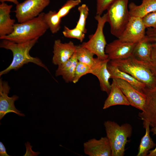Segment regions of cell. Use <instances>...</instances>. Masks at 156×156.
Instances as JSON below:
<instances>
[{"mask_svg": "<svg viewBox=\"0 0 156 156\" xmlns=\"http://www.w3.org/2000/svg\"><path fill=\"white\" fill-rule=\"evenodd\" d=\"M38 39L20 43L6 39L1 40H2L0 43V48L11 51L13 54V58L10 65L0 72V76L7 74L12 70H17L24 65L30 62L44 68L50 73L47 66L40 58L32 57L29 53L31 49L38 42Z\"/></svg>", "mask_w": 156, "mask_h": 156, "instance_id": "cell-1", "label": "cell"}, {"mask_svg": "<svg viewBox=\"0 0 156 156\" xmlns=\"http://www.w3.org/2000/svg\"><path fill=\"white\" fill-rule=\"evenodd\" d=\"M44 13L42 12L33 19L15 24L13 32L9 35L0 36V39L20 43L39 38L49 29L44 20Z\"/></svg>", "mask_w": 156, "mask_h": 156, "instance_id": "cell-2", "label": "cell"}, {"mask_svg": "<svg viewBox=\"0 0 156 156\" xmlns=\"http://www.w3.org/2000/svg\"><path fill=\"white\" fill-rule=\"evenodd\" d=\"M108 63L130 75L145 84L148 88L156 84V78L144 63L132 56L126 59L109 60Z\"/></svg>", "mask_w": 156, "mask_h": 156, "instance_id": "cell-3", "label": "cell"}, {"mask_svg": "<svg viewBox=\"0 0 156 156\" xmlns=\"http://www.w3.org/2000/svg\"><path fill=\"white\" fill-rule=\"evenodd\" d=\"M104 125L111 147L112 156H123L127 139L132 134L131 126L128 123L120 125L109 120L105 121Z\"/></svg>", "mask_w": 156, "mask_h": 156, "instance_id": "cell-4", "label": "cell"}, {"mask_svg": "<svg viewBox=\"0 0 156 156\" xmlns=\"http://www.w3.org/2000/svg\"><path fill=\"white\" fill-rule=\"evenodd\" d=\"M129 0H115L107 9V22L111 34L118 38L125 29L131 17L128 9Z\"/></svg>", "mask_w": 156, "mask_h": 156, "instance_id": "cell-5", "label": "cell"}, {"mask_svg": "<svg viewBox=\"0 0 156 156\" xmlns=\"http://www.w3.org/2000/svg\"><path fill=\"white\" fill-rule=\"evenodd\" d=\"M97 22V27L94 33L89 36V40L87 42H83L81 47L89 50L102 60L108 59L107 55L105 50L107 44L103 33V28L107 22L106 13L101 15H96L94 17Z\"/></svg>", "mask_w": 156, "mask_h": 156, "instance_id": "cell-6", "label": "cell"}, {"mask_svg": "<svg viewBox=\"0 0 156 156\" xmlns=\"http://www.w3.org/2000/svg\"><path fill=\"white\" fill-rule=\"evenodd\" d=\"M50 2V0H25L19 3L14 11L18 22L22 23L37 17Z\"/></svg>", "mask_w": 156, "mask_h": 156, "instance_id": "cell-7", "label": "cell"}, {"mask_svg": "<svg viewBox=\"0 0 156 156\" xmlns=\"http://www.w3.org/2000/svg\"><path fill=\"white\" fill-rule=\"evenodd\" d=\"M146 28L142 18L131 16L125 29L118 38L123 42L136 43L145 37Z\"/></svg>", "mask_w": 156, "mask_h": 156, "instance_id": "cell-8", "label": "cell"}, {"mask_svg": "<svg viewBox=\"0 0 156 156\" xmlns=\"http://www.w3.org/2000/svg\"><path fill=\"white\" fill-rule=\"evenodd\" d=\"M10 88L8 82L0 79V119L1 120L7 114L14 113L19 116H24L25 115L15 107L14 102L19 97L14 95L9 97L8 94Z\"/></svg>", "mask_w": 156, "mask_h": 156, "instance_id": "cell-9", "label": "cell"}, {"mask_svg": "<svg viewBox=\"0 0 156 156\" xmlns=\"http://www.w3.org/2000/svg\"><path fill=\"white\" fill-rule=\"evenodd\" d=\"M135 44L118 38L107 44L105 53L109 60L126 59L132 56Z\"/></svg>", "mask_w": 156, "mask_h": 156, "instance_id": "cell-10", "label": "cell"}, {"mask_svg": "<svg viewBox=\"0 0 156 156\" xmlns=\"http://www.w3.org/2000/svg\"><path fill=\"white\" fill-rule=\"evenodd\" d=\"M144 94L146 96L145 103L138 116L143 121L148 122L150 126H156V84L153 88H147Z\"/></svg>", "mask_w": 156, "mask_h": 156, "instance_id": "cell-11", "label": "cell"}, {"mask_svg": "<svg viewBox=\"0 0 156 156\" xmlns=\"http://www.w3.org/2000/svg\"><path fill=\"white\" fill-rule=\"evenodd\" d=\"M114 79L126 97L130 105L142 111L146 100L145 95L137 90L125 81L119 78Z\"/></svg>", "mask_w": 156, "mask_h": 156, "instance_id": "cell-12", "label": "cell"}, {"mask_svg": "<svg viewBox=\"0 0 156 156\" xmlns=\"http://www.w3.org/2000/svg\"><path fill=\"white\" fill-rule=\"evenodd\" d=\"M84 153L89 156H112L109 141L106 137L90 139L83 144Z\"/></svg>", "mask_w": 156, "mask_h": 156, "instance_id": "cell-13", "label": "cell"}, {"mask_svg": "<svg viewBox=\"0 0 156 156\" xmlns=\"http://www.w3.org/2000/svg\"><path fill=\"white\" fill-rule=\"evenodd\" d=\"M76 45L71 41L62 43L60 39L55 40L53 51L52 62L58 66L68 60L76 51Z\"/></svg>", "mask_w": 156, "mask_h": 156, "instance_id": "cell-14", "label": "cell"}, {"mask_svg": "<svg viewBox=\"0 0 156 156\" xmlns=\"http://www.w3.org/2000/svg\"><path fill=\"white\" fill-rule=\"evenodd\" d=\"M12 5L5 2L0 4V36L9 35L13 31L15 20L10 18Z\"/></svg>", "mask_w": 156, "mask_h": 156, "instance_id": "cell-15", "label": "cell"}, {"mask_svg": "<svg viewBox=\"0 0 156 156\" xmlns=\"http://www.w3.org/2000/svg\"><path fill=\"white\" fill-rule=\"evenodd\" d=\"M108 59L102 60L92 69V74L96 76L100 83L101 90L109 94L111 85L109 82L111 75L107 68Z\"/></svg>", "mask_w": 156, "mask_h": 156, "instance_id": "cell-16", "label": "cell"}, {"mask_svg": "<svg viewBox=\"0 0 156 156\" xmlns=\"http://www.w3.org/2000/svg\"><path fill=\"white\" fill-rule=\"evenodd\" d=\"M108 96L105 100L103 109H107L114 105H129L130 103L118 85L115 80L113 79Z\"/></svg>", "mask_w": 156, "mask_h": 156, "instance_id": "cell-17", "label": "cell"}, {"mask_svg": "<svg viewBox=\"0 0 156 156\" xmlns=\"http://www.w3.org/2000/svg\"><path fill=\"white\" fill-rule=\"evenodd\" d=\"M152 44L147 35L141 40L136 43L132 56L137 60L145 64L149 62Z\"/></svg>", "mask_w": 156, "mask_h": 156, "instance_id": "cell-18", "label": "cell"}, {"mask_svg": "<svg viewBox=\"0 0 156 156\" xmlns=\"http://www.w3.org/2000/svg\"><path fill=\"white\" fill-rule=\"evenodd\" d=\"M107 68L110 75V78L123 79L139 92L144 93L148 88L144 83L139 81L128 74L122 71L115 66L108 63Z\"/></svg>", "mask_w": 156, "mask_h": 156, "instance_id": "cell-19", "label": "cell"}, {"mask_svg": "<svg viewBox=\"0 0 156 156\" xmlns=\"http://www.w3.org/2000/svg\"><path fill=\"white\" fill-rule=\"evenodd\" d=\"M78 62L75 52L68 60L58 66L55 71L56 76H62L66 83L73 82Z\"/></svg>", "mask_w": 156, "mask_h": 156, "instance_id": "cell-20", "label": "cell"}, {"mask_svg": "<svg viewBox=\"0 0 156 156\" xmlns=\"http://www.w3.org/2000/svg\"><path fill=\"white\" fill-rule=\"evenodd\" d=\"M128 8L130 16L142 18L147 14L156 11V0H142L141 4L139 5L131 2Z\"/></svg>", "mask_w": 156, "mask_h": 156, "instance_id": "cell-21", "label": "cell"}, {"mask_svg": "<svg viewBox=\"0 0 156 156\" xmlns=\"http://www.w3.org/2000/svg\"><path fill=\"white\" fill-rule=\"evenodd\" d=\"M75 53L78 62L90 67H94L102 60L99 58H94L95 55L88 49L81 45H76Z\"/></svg>", "mask_w": 156, "mask_h": 156, "instance_id": "cell-22", "label": "cell"}, {"mask_svg": "<svg viewBox=\"0 0 156 156\" xmlns=\"http://www.w3.org/2000/svg\"><path fill=\"white\" fill-rule=\"evenodd\" d=\"M143 125L145 129V133L141 139L137 156H147L150 150L156 146L150 135L149 124L147 122L143 121Z\"/></svg>", "mask_w": 156, "mask_h": 156, "instance_id": "cell-23", "label": "cell"}, {"mask_svg": "<svg viewBox=\"0 0 156 156\" xmlns=\"http://www.w3.org/2000/svg\"><path fill=\"white\" fill-rule=\"evenodd\" d=\"M147 28L146 33L150 38L152 47L150 61L145 64L156 78V29L152 28Z\"/></svg>", "mask_w": 156, "mask_h": 156, "instance_id": "cell-24", "label": "cell"}, {"mask_svg": "<svg viewBox=\"0 0 156 156\" xmlns=\"http://www.w3.org/2000/svg\"><path fill=\"white\" fill-rule=\"evenodd\" d=\"M44 21L48 26L52 33H57L61 27V18L55 11L50 10L44 16Z\"/></svg>", "mask_w": 156, "mask_h": 156, "instance_id": "cell-25", "label": "cell"}, {"mask_svg": "<svg viewBox=\"0 0 156 156\" xmlns=\"http://www.w3.org/2000/svg\"><path fill=\"white\" fill-rule=\"evenodd\" d=\"M78 10L79 13V17L75 27L86 34L87 32L86 28V20L89 14V9L86 4H83L78 7Z\"/></svg>", "mask_w": 156, "mask_h": 156, "instance_id": "cell-26", "label": "cell"}, {"mask_svg": "<svg viewBox=\"0 0 156 156\" xmlns=\"http://www.w3.org/2000/svg\"><path fill=\"white\" fill-rule=\"evenodd\" d=\"M62 34L66 38L76 39L81 42H82L85 38V34L81 30L76 27L70 29L64 26Z\"/></svg>", "mask_w": 156, "mask_h": 156, "instance_id": "cell-27", "label": "cell"}, {"mask_svg": "<svg viewBox=\"0 0 156 156\" xmlns=\"http://www.w3.org/2000/svg\"><path fill=\"white\" fill-rule=\"evenodd\" d=\"M92 68L90 66L83 63L78 62L77 64L74 78L73 82L77 83L83 76L88 74H91Z\"/></svg>", "mask_w": 156, "mask_h": 156, "instance_id": "cell-28", "label": "cell"}, {"mask_svg": "<svg viewBox=\"0 0 156 156\" xmlns=\"http://www.w3.org/2000/svg\"><path fill=\"white\" fill-rule=\"evenodd\" d=\"M81 0H68L57 12L59 16L62 18L66 16L70 11L81 3Z\"/></svg>", "mask_w": 156, "mask_h": 156, "instance_id": "cell-29", "label": "cell"}, {"mask_svg": "<svg viewBox=\"0 0 156 156\" xmlns=\"http://www.w3.org/2000/svg\"><path fill=\"white\" fill-rule=\"evenodd\" d=\"M142 19L146 28L151 27L156 29V11L147 14Z\"/></svg>", "mask_w": 156, "mask_h": 156, "instance_id": "cell-30", "label": "cell"}, {"mask_svg": "<svg viewBox=\"0 0 156 156\" xmlns=\"http://www.w3.org/2000/svg\"><path fill=\"white\" fill-rule=\"evenodd\" d=\"M115 0H96V15H101Z\"/></svg>", "mask_w": 156, "mask_h": 156, "instance_id": "cell-31", "label": "cell"}, {"mask_svg": "<svg viewBox=\"0 0 156 156\" xmlns=\"http://www.w3.org/2000/svg\"><path fill=\"white\" fill-rule=\"evenodd\" d=\"M26 147V151L25 153L24 156H36L40 154L39 152H35L33 151L31 149L32 146H31L30 143L27 142L25 144Z\"/></svg>", "mask_w": 156, "mask_h": 156, "instance_id": "cell-32", "label": "cell"}, {"mask_svg": "<svg viewBox=\"0 0 156 156\" xmlns=\"http://www.w3.org/2000/svg\"><path fill=\"white\" fill-rule=\"evenodd\" d=\"M151 131L154 135H156V126L153 127ZM147 156H156V145L155 148L152 150H150Z\"/></svg>", "mask_w": 156, "mask_h": 156, "instance_id": "cell-33", "label": "cell"}, {"mask_svg": "<svg viewBox=\"0 0 156 156\" xmlns=\"http://www.w3.org/2000/svg\"><path fill=\"white\" fill-rule=\"evenodd\" d=\"M0 156H10L7 153L6 149L2 142H0Z\"/></svg>", "mask_w": 156, "mask_h": 156, "instance_id": "cell-34", "label": "cell"}, {"mask_svg": "<svg viewBox=\"0 0 156 156\" xmlns=\"http://www.w3.org/2000/svg\"><path fill=\"white\" fill-rule=\"evenodd\" d=\"M0 1L1 2H4L5 1H9L13 3L16 5H17L19 3L17 0H0Z\"/></svg>", "mask_w": 156, "mask_h": 156, "instance_id": "cell-35", "label": "cell"}]
</instances>
